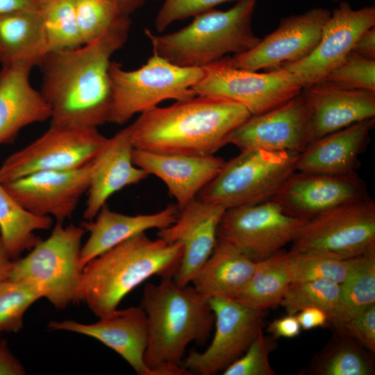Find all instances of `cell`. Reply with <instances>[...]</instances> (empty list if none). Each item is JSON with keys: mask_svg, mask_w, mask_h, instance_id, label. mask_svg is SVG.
I'll list each match as a JSON object with an SVG mask.
<instances>
[{"mask_svg": "<svg viewBox=\"0 0 375 375\" xmlns=\"http://www.w3.org/2000/svg\"><path fill=\"white\" fill-rule=\"evenodd\" d=\"M287 268L290 282L327 279L341 284L348 276L352 258L341 259L311 251L286 252Z\"/></svg>", "mask_w": 375, "mask_h": 375, "instance_id": "33", "label": "cell"}, {"mask_svg": "<svg viewBox=\"0 0 375 375\" xmlns=\"http://www.w3.org/2000/svg\"><path fill=\"white\" fill-rule=\"evenodd\" d=\"M240 0H165L155 19V27L162 32L174 22L184 20L215 8L217 6Z\"/></svg>", "mask_w": 375, "mask_h": 375, "instance_id": "40", "label": "cell"}, {"mask_svg": "<svg viewBox=\"0 0 375 375\" xmlns=\"http://www.w3.org/2000/svg\"><path fill=\"white\" fill-rule=\"evenodd\" d=\"M133 162L148 175H154L165 183L178 210L195 199L225 164L214 155L162 153L135 148Z\"/></svg>", "mask_w": 375, "mask_h": 375, "instance_id": "21", "label": "cell"}, {"mask_svg": "<svg viewBox=\"0 0 375 375\" xmlns=\"http://www.w3.org/2000/svg\"><path fill=\"white\" fill-rule=\"evenodd\" d=\"M178 214L176 206H169L155 213L128 215L112 211L105 205L93 219L82 223L89 237L81 247V267L83 269L94 258L135 235L169 226Z\"/></svg>", "mask_w": 375, "mask_h": 375, "instance_id": "26", "label": "cell"}, {"mask_svg": "<svg viewBox=\"0 0 375 375\" xmlns=\"http://www.w3.org/2000/svg\"><path fill=\"white\" fill-rule=\"evenodd\" d=\"M331 13L326 8L317 7L283 18L277 28L260 38L253 48L223 59L231 67L256 72L301 60L318 43Z\"/></svg>", "mask_w": 375, "mask_h": 375, "instance_id": "15", "label": "cell"}, {"mask_svg": "<svg viewBox=\"0 0 375 375\" xmlns=\"http://www.w3.org/2000/svg\"><path fill=\"white\" fill-rule=\"evenodd\" d=\"M336 330L356 340L364 349L374 354L375 304L359 312Z\"/></svg>", "mask_w": 375, "mask_h": 375, "instance_id": "41", "label": "cell"}, {"mask_svg": "<svg viewBox=\"0 0 375 375\" xmlns=\"http://www.w3.org/2000/svg\"><path fill=\"white\" fill-rule=\"evenodd\" d=\"M301 329L310 330L327 325L328 317L322 309L306 307L295 314Z\"/></svg>", "mask_w": 375, "mask_h": 375, "instance_id": "44", "label": "cell"}, {"mask_svg": "<svg viewBox=\"0 0 375 375\" xmlns=\"http://www.w3.org/2000/svg\"><path fill=\"white\" fill-rule=\"evenodd\" d=\"M183 256L179 243L135 235L87 263L83 269L79 301L101 317L117 309L130 292L153 276L174 278Z\"/></svg>", "mask_w": 375, "mask_h": 375, "instance_id": "4", "label": "cell"}, {"mask_svg": "<svg viewBox=\"0 0 375 375\" xmlns=\"http://www.w3.org/2000/svg\"><path fill=\"white\" fill-rule=\"evenodd\" d=\"M331 1L337 2V1H340V0H331Z\"/></svg>", "mask_w": 375, "mask_h": 375, "instance_id": "49", "label": "cell"}, {"mask_svg": "<svg viewBox=\"0 0 375 375\" xmlns=\"http://www.w3.org/2000/svg\"><path fill=\"white\" fill-rule=\"evenodd\" d=\"M307 220L287 213L274 199L226 209L217 238L254 262L264 260L292 242Z\"/></svg>", "mask_w": 375, "mask_h": 375, "instance_id": "12", "label": "cell"}, {"mask_svg": "<svg viewBox=\"0 0 375 375\" xmlns=\"http://www.w3.org/2000/svg\"><path fill=\"white\" fill-rule=\"evenodd\" d=\"M251 115L232 100L197 95L140 113L130 126L135 149L192 156L213 155Z\"/></svg>", "mask_w": 375, "mask_h": 375, "instance_id": "2", "label": "cell"}, {"mask_svg": "<svg viewBox=\"0 0 375 375\" xmlns=\"http://www.w3.org/2000/svg\"><path fill=\"white\" fill-rule=\"evenodd\" d=\"M49 329L93 338L121 356L138 375H153L144 362L148 322L141 306L115 310L92 324L74 320L51 321Z\"/></svg>", "mask_w": 375, "mask_h": 375, "instance_id": "20", "label": "cell"}, {"mask_svg": "<svg viewBox=\"0 0 375 375\" xmlns=\"http://www.w3.org/2000/svg\"><path fill=\"white\" fill-rule=\"evenodd\" d=\"M106 139L97 128L51 124L40 137L3 162L0 182L37 172L81 167L92 160Z\"/></svg>", "mask_w": 375, "mask_h": 375, "instance_id": "10", "label": "cell"}, {"mask_svg": "<svg viewBox=\"0 0 375 375\" xmlns=\"http://www.w3.org/2000/svg\"><path fill=\"white\" fill-rule=\"evenodd\" d=\"M374 124V118L365 119L312 141L299 153L297 171L326 174L355 172Z\"/></svg>", "mask_w": 375, "mask_h": 375, "instance_id": "25", "label": "cell"}, {"mask_svg": "<svg viewBox=\"0 0 375 375\" xmlns=\"http://www.w3.org/2000/svg\"><path fill=\"white\" fill-rule=\"evenodd\" d=\"M203 75L192 88L197 95L228 99L256 115L285 103L302 91L294 76L278 67L265 73L235 68L222 58L203 67Z\"/></svg>", "mask_w": 375, "mask_h": 375, "instance_id": "11", "label": "cell"}, {"mask_svg": "<svg viewBox=\"0 0 375 375\" xmlns=\"http://www.w3.org/2000/svg\"><path fill=\"white\" fill-rule=\"evenodd\" d=\"M203 72V67L176 65L154 54L134 70H125L120 63L111 61L112 98L108 122L124 124L162 101H183L197 96L192 88Z\"/></svg>", "mask_w": 375, "mask_h": 375, "instance_id": "6", "label": "cell"}, {"mask_svg": "<svg viewBox=\"0 0 375 375\" xmlns=\"http://www.w3.org/2000/svg\"><path fill=\"white\" fill-rule=\"evenodd\" d=\"M225 210L221 206L195 198L179 210L172 224L159 229L158 238L183 247L181 265L174 277L178 285H190L211 254L217 241V227Z\"/></svg>", "mask_w": 375, "mask_h": 375, "instance_id": "19", "label": "cell"}, {"mask_svg": "<svg viewBox=\"0 0 375 375\" xmlns=\"http://www.w3.org/2000/svg\"><path fill=\"white\" fill-rule=\"evenodd\" d=\"M44 298L40 288L28 280L7 279L0 283V333H17L28 308Z\"/></svg>", "mask_w": 375, "mask_h": 375, "instance_id": "36", "label": "cell"}, {"mask_svg": "<svg viewBox=\"0 0 375 375\" xmlns=\"http://www.w3.org/2000/svg\"><path fill=\"white\" fill-rule=\"evenodd\" d=\"M274 338L260 330L246 352L223 371V375H274L269 355L276 346Z\"/></svg>", "mask_w": 375, "mask_h": 375, "instance_id": "39", "label": "cell"}, {"mask_svg": "<svg viewBox=\"0 0 375 375\" xmlns=\"http://www.w3.org/2000/svg\"><path fill=\"white\" fill-rule=\"evenodd\" d=\"M353 52L366 58L375 60V28L365 31L357 39Z\"/></svg>", "mask_w": 375, "mask_h": 375, "instance_id": "46", "label": "cell"}, {"mask_svg": "<svg viewBox=\"0 0 375 375\" xmlns=\"http://www.w3.org/2000/svg\"><path fill=\"white\" fill-rule=\"evenodd\" d=\"M329 342L316 357L310 374L317 375H372L374 360L353 338L336 330Z\"/></svg>", "mask_w": 375, "mask_h": 375, "instance_id": "32", "label": "cell"}, {"mask_svg": "<svg viewBox=\"0 0 375 375\" xmlns=\"http://www.w3.org/2000/svg\"><path fill=\"white\" fill-rule=\"evenodd\" d=\"M375 304V252L352 258L351 270L340 284L338 308L330 319L335 328Z\"/></svg>", "mask_w": 375, "mask_h": 375, "instance_id": "31", "label": "cell"}, {"mask_svg": "<svg viewBox=\"0 0 375 375\" xmlns=\"http://www.w3.org/2000/svg\"><path fill=\"white\" fill-rule=\"evenodd\" d=\"M324 81L342 89L375 92V60L351 51Z\"/></svg>", "mask_w": 375, "mask_h": 375, "instance_id": "38", "label": "cell"}, {"mask_svg": "<svg viewBox=\"0 0 375 375\" xmlns=\"http://www.w3.org/2000/svg\"><path fill=\"white\" fill-rule=\"evenodd\" d=\"M121 13L130 16L133 12L140 8L146 0H112Z\"/></svg>", "mask_w": 375, "mask_h": 375, "instance_id": "48", "label": "cell"}, {"mask_svg": "<svg viewBox=\"0 0 375 375\" xmlns=\"http://www.w3.org/2000/svg\"><path fill=\"white\" fill-rule=\"evenodd\" d=\"M14 260L8 255L0 238V283L10 278Z\"/></svg>", "mask_w": 375, "mask_h": 375, "instance_id": "47", "label": "cell"}, {"mask_svg": "<svg viewBox=\"0 0 375 375\" xmlns=\"http://www.w3.org/2000/svg\"><path fill=\"white\" fill-rule=\"evenodd\" d=\"M48 52L83 45L73 0H48L42 10Z\"/></svg>", "mask_w": 375, "mask_h": 375, "instance_id": "34", "label": "cell"}, {"mask_svg": "<svg viewBox=\"0 0 375 375\" xmlns=\"http://www.w3.org/2000/svg\"><path fill=\"white\" fill-rule=\"evenodd\" d=\"M340 284L327 279H315L290 283L281 301L288 314H296L306 307L323 310L328 321L338 306Z\"/></svg>", "mask_w": 375, "mask_h": 375, "instance_id": "35", "label": "cell"}, {"mask_svg": "<svg viewBox=\"0 0 375 375\" xmlns=\"http://www.w3.org/2000/svg\"><path fill=\"white\" fill-rule=\"evenodd\" d=\"M258 262L230 243L217 238L211 254L191 283L198 292L208 299H234L250 280Z\"/></svg>", "mask_w": 375, "mask_h": 375, "instance_id": "27", "label": "cell"}, {"mask_svg": "<svg viewBox=\"0 0 375 375\" xmlns=\"http://www.w3.org/2000/svg\"><path fill=\"white\" fill-rule=\"evenodd\" d=\"M25 369L10 351L7 341L0 337V375H24Z\"/></svg>", "mask_w": 375, "mask_h": 375, "instance_id": "43", "label": "cell"}, {"mask_svg": "<svg viewBox=\"0 0 375 375\" xmlns=\"http://www.w3.org/2000/svg\"><path fill=\"white\" fill-rule=\"evenodd\" d=\"M48 53L42 10L0 15V63L2 66L39 65Z\"/></svg>", "mask_w": 375, "mask_h": 375, "instance_id": "28", "label": "cell"}, {"mask_svg": "<svg viewBox=\"0 0 375 375\" xmlns=\"http://www.w3.org/2000/svg\"><path fill=\"white\" fill-rule=\"evenodd\" d=\"M375 25V7L353 9L342 1L334 9L313 50L306 57L281 67L290 72L302 89L325 80L352 51L358 37Z\"/></svg>", "mask_w": 375, "mask_h": 375, "instance_id": "14", "label": "cell"}, {"mask_svg": "<svg viewBox=\"0 0 375 375\" xmlns=\"http://www.w3.org/2000/svg\"><path fill=\"white\" fill-rule=\"evenodd\" d=\"M130 27L129 17L122 16L90 42L47 53L38 66L51 125L97 128L108 122L110 58L125 44Z\"/></svg>", "mask_w": 375, "mask_h": 375, "instance_id": "1", "label": "cell"}, {"mask_svg": "<svg viewBox=\"0 0 375 375\" xmlns=\"http://www.w3.org/2000/svg\"><path fill=\"white\" fill-rule=\"evenodd\" d=\"M48 0H0V15L27 10H42Z\"/></svg>", "mask_w": 375, "mask_h": 375, "instance_id": "45", "label": "cell"}, {"mask_svg": "<svg viewBox=\"0 0 375 375\" xmlns=\"http://www.w3.org/2000/svg\"><path fill=\"white\" fill-rule=\"evenodd\" d=\"M32 68L19 64L0 69V145L12 142L25 126L51 117L47 101L30 83Z\"/></svg>", "mask_w": 375, "mask_h": 375, "instance_id": "24", "label": "cell"}, {"mask_svg": "<svg viewBox=\"0 0 375 375\" xmlns=\"http://www.w3.org/2000/svg\"><path fill=\"white\" fill-rule=\"evenodd\" d=\"M256 0H240L226 10L215 8L195 16L186 26L172 33L144 34L154 55L176 65L203 67L228 53L240 54L260 41L253 31Z\"/></svg>", "mask_w": 375, "mask_h": 375, "instance_id": "5", "label": "cell"}, {"mask_svg": "<svg viewBox=\"0 0 375 375\" xmlns=\"http://www.w3.org/2000/svg\"><path fill=\"white\" fill-rule=\"evenodd\" d=\"M215 332L203 352L191 351L183 366L193 374L213 375L224 371L248 349L262 328L265 310L226 297L209 299Z\"/></svg>", "mask_w": 375, "mask_h": 375, "instance_id": "13", "label": "cell"}, {"mask_svg": "<svg viewBox=\"0 0 375 375\" xmlns=\"http://www.w3.org/2000/svg\"><path fill=\"white\" fill-rule=\"evenodd\" d=\"M301 328L295 314H288L287 316L273 320L267 327V331L273 338H292L299 335Z\"/></svg>", "mask_w": 375, "mask_h": 375, "instance_id": "42", "label": "cell"}, {"mask_svg": "<svg viewBox=\"0 0 375 375\" xmlns=\"http://www.w3.org/2000/svg\"><path fill=\"white\" fill-rule=\"evenodd\" d=\"M148 322L144 362L153 375H192L183 366L188 344L204 345L215 324L208 298L174 278L147 283L141 301Z\"/></svg>", "mask_w": 375, "mask_h": 375, "instance_id": "3", "label": "cell"}, {"mask_svg": "<svg viewBox=\"0 0 375 375\" xmlns=\"http://www.w3.org/2000/svg\"><path fill=\"white\" fill-rule=\"evenodd\" d=\"M83 226L56 223L51 235L41 240L23 258L14 260L9 279L37 284L44 298L57 309L79 301L83 275L80 262Z\"/></svg>", "mask_w": 375, "mask_h": 375, "instance_id": "7", "label": "cell"}, {"mask_svg": "<svg viewBox=\"0 0 375 375\" xmlns=\"http://www.w3.org/2000/svg\"><path fill=\"white\" fill-rule=\"evenodd\" d=\"M368 197L365 183L355 172L343 174L295 172L272 199L290 215L308 220Z\"/></svg>", "mask_w": 375, "mask_h": 375, "instance_id": "18", "label": "cell"}, {"mask_svg": "<svg viewBox=\"0 0 375 375\" xmlns=\"http://www.w3.org/2000/svg\"><path fill=\"white\" fill-rule=\"evenodd\" d=\"M92 161L71 169L37 172L2 183L25 209L39 216L53 217L56 223L72 217L81 197L88 192Z\"/></svg>", "mask_w": 375, "mask_h": 375, "instance_id": "17", "label": "cell"}, {"mask_svg": "<svg viewBox=\"0 0 375 375\" xmlns=\"http://www.w3.org/2000/svg\"><path fill=\"white\" fill-rule=\"evenodd\" d=\"M285 256L286 251L281 249L258 262L246 286L233 299L262 310L280 305L291 283Z\"/></svg>", "mask_w": 375, "mask_h": 375, "instance_id": "30", "label": "cell"}, {"mask_svg": "<svg viewBox=\"0 0 375 375\" xmlns=\"http://www.w3.org/2000/svg\"><path fill=\"white\" fill-rule=\"evenodd\" d=\"M301 92L309 112L312 141L375 117V92L342 89L323 81Z\"/></svg>", "mask_w": 375, "mask_h": 375, "instance_id": "23", "label": "cell"}, {"mask_svg": "<svg viewBox=\"0 0 375 375\" xmlns=\"http://www.w3.org/2000/svg\"><path fill=\"white\" fill-rule=\"evenodd\" d=\"M133 149L128 126L107 138L92 159L88 197L83 212L86 221L93 219L113 194L148 176L134 165Z\"/></svg>", "mask_w": 375, "mask_h": 375, "instance_id": "22", "label": "cell"}, {"mask_svg": "<svg viewBox=\"0 0 375 375\" xmlns=\"http://www.w3.org/2000/svg\"><path fill=\"white\" fill-rule=\"evenodd\" d=\"M312 141L309 112L301 92L275 108L250 116L233 132L228 144L240 151L261 149L300 153Z\"/></svg>", "mask_w": 375, "mask_h": 375, "instance_id": "16", "label": "cell"}, {"mask_svg": "<svg viewBox=\"0 0 375 375\" xmlns=\"http://www.w3.org/2000/svg\"><path fill=\"white\" fill-rule=\"evenodd\" d=\"M73 4L84 44L99 38L125 16L112 0H73Z\"/></svg>", "mask_w": 375, "mask_h": 375, "instance_id": "37", "label": "cell"}, {"mask_svg": "<svg viewBox=\"0 0 375 375\" xmlns=\"http://www.w3.org/2000/svg\"><path fill=\"white\" fill-rule=\"evenodd\" d=\"M51 217L36 215L21 206L0 182V238L10 258L30 251L42 239L35 232L49 229Z\"/></svg>", "mask_w": 375, "mask_h": 375, "instance_id": "29", "label": "cell"}, {"mask_svg": "<svg viewBox=\"0 0 375 375\" xmlns=\"http://www.w3.org/2000/svg\"><path fill=\"white\" fill-rule=\"evenodd\" d=\"M299 153L247 150L225 162L219 173L198 194L202 201L225 209L271 199L297 171Z\"/></svg>", "mask_w": 375, "mask_h": 375, "instance_id": "8", "label": "cell"}, {"mask_svg": "<svg viewBox=\"0 0 375 375\" xmlns=\"http://www.w3.org/2000/svg\"><path fill=\"white\" fill-rule=\"evenodd\" d=\"M292 243L293 251H317L341 259L375 252V203L368 197L308 219Z\"/></svg>", "mask_w": 375, "mask_h": 375, "instance_id": "9", "label": "cell"}]
</instances>
